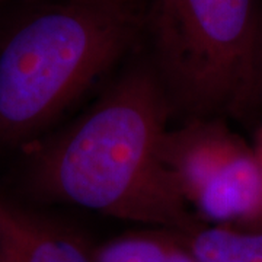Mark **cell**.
Returning a JSON list of instances; mask_svg holds the SVG:
<instances>
[{
    "instance_id": "obj_1",
    "label": "cell",
    "mask_w": 262,
    "mask_h": 262,
    "mask_svg": "<svg viewBox=\"0 0 262 262\" xmlns=\"http://www.w3.org/2000/svg\"><path fill=\"white\" fill-rule=\"evenodd\" d=\"M172 113L153 66L131 69L88 113L37 149L32 187L117 220L192 232L204 223L163 159Z\"/></svg>"
},
{
    "instance_id": "obj_2",
    "label": "cell",
    "mask_w": 262,
    "mask_h": 262,
    "mask_svg": "<svg viewBox=\"0 0 262 262\" xmlns=\"http://www.w3.org/2000/svg\"><path fill=\"white\" fill-rule=\"evenodd\" d=\"M133 5L64 0L31 15L0 46V141L20 144L54 122L136 42Z\"/></svg>"
},
{
    "instance_id": "obj_3",
    "label": "cell",
    "mask_w": 262,
    "mask_h": 262,
    "mask_svg": "<svg viewBox=\"0 0 262 262\" xmlns=\"http://www.w3.org/2000/svg\"><path fill=\"white\" fill-rule=\"evenodd\" d=\"M144 25L151 66L185 121L242 115L258 99L256 0H155Z\"/></svg>"
},
{
    "instance_id": "obj_4",
    "label": "cell",
    "mask_w": 262,
    "mask_h": 262,
    "mask_svg": "<svg viewBox=\"0 0 262 262\" xmlns=\"http://www.w3.org/2000/svg\"><path fill=\"white\" fill-rule=\"evenodd\" d=\"M163 159L191 211L204 225L251 229L262 206V165L222 118L169 128Z\"/></svg>"
},
{
    "instance_id": "obj_5",
    "label": "cell",
    "mask_w": 262,
    "mask_h": 262,
    "mask_svg": "<svg viewBox=\"0 0 262 262\" xmlns=\"http://www.w3.org/2000/svg\"><path fill=\"white\" fill-rule=\"evenodd\" d=\"M2 262H95L75 232L0 201Z\"/></svg>"
},
{
    "instance_id": "obj_6",
    "label": "cell",
    "mask_w": 262,
    "mask_h": 262,
    "mask_svg": "<svg viewBox=\"0 0 262 262\" xmlns=\"http://www.w3.org/2000/svg\"><path fill=\"white\" fill-rule=\"evenodd\" d=\"M95 262H198L185 234L169 229L133 232L94 248Z\"/></svg>"
},
{
    "instance_id": "obj_7",
    "label": "cell",
    "mask_w": 262,
    "mask_h": 262,
    "mask_svg": "<svg viewBox=\"0 0 262 262\" xmlns=\"http://www.w3.org/2000/svg\"><path fill=\"white\" fill-rule=\"evenodd\" d=\"M185 237L198 262H262V230L200 225Z\"/></svg>"
},
{
    "instance_id": "obj_8",
    "label": "cell",
    "mask_w": 262,
    "mask_h": 262,
    "mask_svg": "<svg viewBox=\"0 0 262 262\" xmlns=\"http://www.w3.org/2000/svg\"><path fill=\"white\" fill-rule=\"evenodd\" d=\"M258 98H262V28L259 38V56H258Z\"/></svg>"
},
{
    "instance_id": "obj_9",
    "label": "cell",
    "mask_w": 262,
    "mask_h": 262,
    "mask_svg": "<svg viewBox=\"0 0 262 262\" xmlns=\"http://www.w3.org/2000/svg\"><path fill=\"white\" fill-rule=\"evenodd\" d=\"M253 150H255V155L258 160L261 162L262 165V125L259 127V130L256 131V136H255V143H253Z\"/></svg>"
},
{
    "instance_id": "obj_10",
    "label": "cell",
    "mask_w": 262,
    "mask_h": 262,
    "mask_svg": "<svg viewBox=\"0 0 262 262\" xmlns=\"http://www.w3.org/2000/svg\"><path fill=\"white\" fill-rule=\"evenodd\" d=\"M251 229H253V230H262V206L261 211H259V214H258V219H256L255 225H253Z\"/></svg>"
},
{
    "instance_id": "obj_11",
    "label": "cell",
    "mask_w": 262,
    "mask_h": 262,
    "mask_svg": "<svg viewBox=\"0 0 262 262\" xmlns=\"http://www.w3.org/2000/svg\"><path fill=\"white\" fill-rule=\"evenodd\" d=\"M115 2H120V3H127V5H134L136 0H115Z\"/></svg>"
},
{
    "instance_id": "obj_12",
    "label": "cell",
    "mask_w": 262,
    "mask_h": 262,
    "mask_svg": "<svg viewBox=\"0 0 262 262\" xmlns=\"http://www.w3.org/2000/svg\"><path fill=\"white\" fill-rule=\"evenodd\" d=\"M0 262H2V261H0Z\"/></svg>"
}]
</instances>
